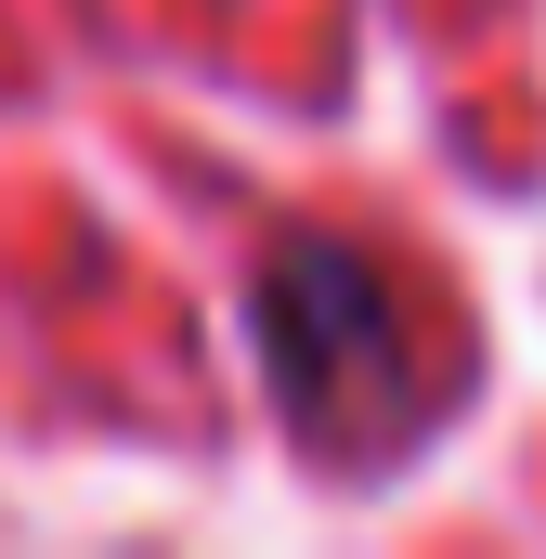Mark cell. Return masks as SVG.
Wrapping results in <instances>:
<instances>
[{"instance_id": "cell-1", "label": "cell", "mask_w": 546, "mask_h": 559, "mask_svg": "<svg viewBox=\"0 0 546 559\" xmlns=\"http://www.w3.org/2000/svg\"><path fill=\"white\" fill-rule=\"evenodd\" d=\"M248 325H261V378L299 417V442H365L404 417V352H416L404 286L365 248H273L248 286Z\"/></svg>"}]
</instances>
